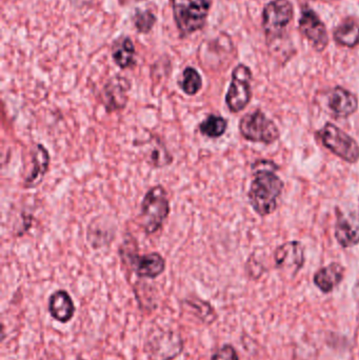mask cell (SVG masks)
<instances>
[{"mask_svg": "<svg viewBox=\"0 0 359 360\" xmlns=\"http://www.w3.org/2000/svg\"><path fill=\"white\" fill-rule=\"evenodd\" d=\"M240 132L244 139L253 143L271 145L278 141L280 129L261 110L246 114L240 122Z\"/></svg>", "mask_w": 359, "mask_h": 360, "instance_id": "5b68a950", "label": "cell"}, {"mask_svg": "<svg viewBox=\"0 0 359 360\" xmlns=\"http://www.w3.org/2000/svg\"><path fill=\"white\" fill-rule=\"evenodd\" d=\"M334 39L346 48H355L359 44V25L354 19L347 18L334 30Z\"/></svg>", "mask_w": 359, "mask_h": 360, "instance_id": "d6986e66", "label": "cell"}, {"mask_svg": "<svg viewBox=\"0 0 359 360\" xmlns=\"http://www.w3.org/2000/svg\"><path fill=\"white\" fill-rule=\"evenodd\" d=\"M157 18L151 10H139L137 8L133 16L135 29L141 34H149L153 30Z\"/></svg>", "mask_w": 359, "mask_h": 360, "instance_id": "cb8c5ba5", "label": "cell"}, {"mask_svg": "<svg viewBox=\"0 0 359 360\" xmlns=\"http://www.w3.org/2000/svg\"><path fill=\"white\" fill-rule=\"evenodd\" d=\"M77 360H86V359H78Z\"/></svg>", "mask_w": 359, "mask_h": 360, "instance_id": "4316f807", "label": "cell"}, {"mask_svg": "<svg viewBox=\"0 0 359 360\" xmlns=\"http://www.w3.org/2000/svg\"><path fill=\"white\" fill-rule=\"evenodd\" d=\"M211 360H240V357L233 346L225 345L213 355Z\"/></svg>", "mask_w": 359, "mask_h": 360, "instance_id": "d4e9b609", "label": "cell"}, {"mask_svg": "<svg viewBox=\"0 0 359 360\" xmlns=\"http://www.w3.org/2000/svg\"><path fill=\"white\" fill-rule=\"evenodd\" d=\"M179 86L188 96H194L202 88V78L195 68L188 67L183 70Z\"/></svg>", "mask_w": 359, "mask_h": 360, "instance_id": "7402d4cb", "label": "cell"}, {"mask_svg": "<svg viewBox=\"0 0 359 360\" xmlns=\"http://www.w3.org/2000/svg\"><path fill=\"white\" fill-rule=\"evenodd\" d=\"M136 49L130 37H122L115 40L112 46V58L120 69L134 67L136 63Z\"/></svg>", "mask_w": 359, "mask_h": 360, "instance_id": "e0dca14e", "label": "cell"}, {"mask_svg": "<svg viewBox=\"0 0 359 360\" xmlns=\"http://www.w3.org/2000/svg\"><path fill=\"white\" fill-rule=\"evenodd\" d=\"M252 72L246 65H238L232 72V80L226 95V105L232 113L246 109L252 98Z\"/></svg>", "mask_w": 359, "mask_h": 360, "instance_id": "8992f818", "label": "cell"}, {"mask_svg": "<svg viewBox=\"0 0 359 360\" xmlns=\"http://www.w3.org/2000/svg\"><path fill=\"white\" fill-rule=\"evenodd\" d=\"M212 0H172L173 16L181 36H189L206 25Z\"/></svg>", "mask_w": 359, "mask_h": 360, "instance_id": "3957f363", "label": "cell"}, {"mask_svg": "<svg viewBox=\"0 0 359 360\" xmlns=\"http://www.w3.org/2000/svg\"><path fill=\"white\" fill-rule=\"evenodd\" d=\"M183 302L189 308L190 312L204 325H212L218 319L214 307L207 300L192 296V297L185 300Z\"/></svg>", "mask_w": 359, "mask_h": 360, "instance_id": "ac0fdd59", "label": "cell"}, {"mask_svg": "<svg viewBox=\"0 0 359 360\" xmlns=\"http://www.w3.org/2000/svg\"><path fill=\"white\" fill-rule=\"evenodd\" d=\"M299 23L301 34L316 51L322 52L328 46L329 35L326 25L313 10L303 8Z\"/></svg>", "mask_w": 359, "mask_h": 360, "instance_id": "ba28073f", "label": "cell"}, {"mask_svg": "<svg viewBox=\"0 0 359 360\" xmlns=\"http://www.w3.org/2000/svg\"><path fill=\"white\" fill-rule=\"evenodd\" d=\"M135 1H143V0H135Z\"/></svg>", "mask_w": 359, "mask_h": 360, "instance_id": "484cf974", "label": "cell"}, {"mask_svg": "<svg viewBox=\"0 0 359 360\" xmlns=\"http://www.w3.org/2000/svg\"><path fill=\"white\" fill-rule=\"evenodd\" d=\"M131 82L124 76L116 75L112 77L103 88V101L105 110L109 113L120 111L126 108L129 101V91Z\"/></svg>", "mask_w": 359, "mask_h": 360, "instance_id": "30bf717a", "label": "cell"}, {"mask_svg": "<svg viewBox=\"0 0 359 360\" xmlns=\"http://www.w3.org/2000/svg\"><path fill=\"white\" fill-rule=\"evenodd\" d=\"M126 255L131 269L141 278L155 279L166 270V259L156 252L143 255H139L137 252H128Z\"/></svg>", "mask_w": 359, "mask_h": 360, "instance_id": "9c48e42d", "label": "cell"}, {"mask_svg": "<svg viewBox=\"0 0 359 360\" xmlns=\"http://www.w3.org/2000/svg\"><path fill=\"white\" fill-rule=\"evenodd\" d=\"M328 107L337 118H347L358 109L355 94L343 86H335L328 93Z\"/></svg>", "mask_w": 359, "mask_h": 360, "instance_id": "7c38bea8", "label": "cell"}, {"mask_svg": "<svg viewBox=\"0 0 359 360\" xmlns=\"http://www.w3.org/2000/svg\"><path fill=\"white\" fill-rule=\"evenodd\" d=\"M294 8L289 0H272L263 12V27L269 38L280 37L292 21Z\"/></svg>", "mask_w": 359, "mask_h": 360, "instance_id": "52a82bcc", "label": "cell"}, {"mask_svg": "<svg viewBox=\"0 0 359 360\" xmlns=\"http://www.w3.org/2000/svg\"><path fill=\"white\" fill-rule=\"evenodd\" d=\"M335 238L341 247H355L359 243V224L351 218L347 217L343 212L337 214L335 224Z\"/></svg>", "mask_w": 359, "mask_h": 360, "instance_id": "2e32d148", "label": "cell"}, {"mask_svg": "<svg viewBox=\"0 0 359 360\" xmlns=\"http://www.w3.org/2000/svg\"><path fill=\"white\" fill-rule=\"evenodd\" d=\"M345 277V268L341 264L333 262L320 269L314 275V285L325 294L331 293Z\"/></svg>", "mask_w": 359, "mask_h": 360, "instance_id": "9a60e30c", "label": "cell"}, {"mask_svg": "<svg viewBox=\"0 0 359 360\" xmlns=\"http://www.w3.org/2000/svg\"><path fill=\"white\" fill-rule=\"evenodd\" d=\"M254 167L256 169L248 193L249 202L259 215L268 216L278 209L284 182L274 171L278 167L273 162H256Z\"/></svg>", "mask_w": 359, "mask_h": 360, "instance_id": "6da1fadb", "label": "cell"}, {"mask_svg": "<svg viewBox=\"0 0 359 360\" xmlns=\"http://www.w3.org/2000/svg\"><path fill=\"white\" fill-rule=\"evenodd\" d=\"M228 129V120L223 116L211 114L204 122H200V132L209 139H219Z\"/></svg>", "mask_w": 359, "mask_h": 360, "instance_id": "44dd1931", "label": "cell"}, {"mask_svg": "<svg viewBox=\"0 0 359 360\" xmlns=\"http://www.w3.org/2000/svg\"><path fill=\"white\" fill-rule=\"evenodd\" d=\"M50 154L44 145H36L34 148L33 155H32V162H33V169L30 174L25 177V188H35L38 184H41L48 168H50Z\"/></svg>", "mask_w": 359, "mask_h": 360, "instance_id": "5bb4252c", "label": "cell"}, {"mask_svg": "<svg viewBox=\"0 0 359 360\" xmlns=\"http://www.w3.org/2000/svg\"><path fill=\"white\" fill-rule=\"evenodd\" d=\"M48 310L53 319L60 323H67L73 319L76 307L67 291L57 290L48 297Z\"/></svg>", "mask_w": 359, "mask_h": 360, "instance_id": "4fadbf2b", "label": "cell"}, {"mask_svg": "<svg viewBox=\"0 0 359 360\" xmlns=\"http://www.w3.org/2000/svg\"><path fill=\"white\" fill-rule=\"evenodd\" d=\"M316 137L330 150L337 158L345 160L348 164H356L359 160V146L355 139H352L347 133L335 126L334 124L327 122L318 133Z\"/></svg>", "mask_w": 359, "mask_h": 360, "instance_id": "277c9868", "label": "cell"}, {"mask_svg": "<svg viewBox=\"0 0 359 360\" xmlns=\"http://www.w3.org/2000/svg\"><path fill=\"white\" fill-rule=\"evenodd\" d=\"M170 200L164 186H154L145 193L141 202L139 224L145 234H155L170 214Z\"/></svg>", "mask_w": 359, "mask_h": 360, "instance_id": "7a4b0ae2", "label": "cell"}, {"mask_svg": "<svg viewBox=\"0 0 359 360\" xmlns=\"http://www.w3.org/2000/svg\"><path fill=\"white\" fill-rule=\"evenodd\" d=\"M152 149L148 152L147 162L154 168H164L172 164L173 158L170 152L162 143L157 141L156 145H152Z\"/></svg>", "mask_w": 359, "mask_h": 360, "instance_id": "603a6c76", "label": "cell"}, {"mask_svg": "<svg viewBox=\"0 0 359 360\" xmlns=\"http://www.w3.org/2000/svg\"><path fill=\"white\" fill-rule=\"evenodd\" d=\"M155 336L156 338H154L153 340L164 345V346H159V345H150V346H151V352L153 353L154 355H156L158 359L172 360L181 354V352H178V351L174 350V349L172 348H168V346H167V345L174 342L175 340L181 338V336L172 333V332L162 331L160 332L159 335Z\"/></svg>", "mask_w": 359, "mask_h": 360, "instance_id": "ffe728a7", "label": "cell"}, {"mask_svg": "<svg viewBox=\"0 0 359 360\" xmlns=\"http://www.w3.org/2000/svg\"><path fill=\"white\" fill-rule=\"evenodd\" d=\"M276 268L296 274L305 264V249L299 241L285 243L274 253Z\"/></svg>", "mask_w": 359, "mask_h": 360, "instance_id": "8fae6325", "label": "cell"}]
</instances>
